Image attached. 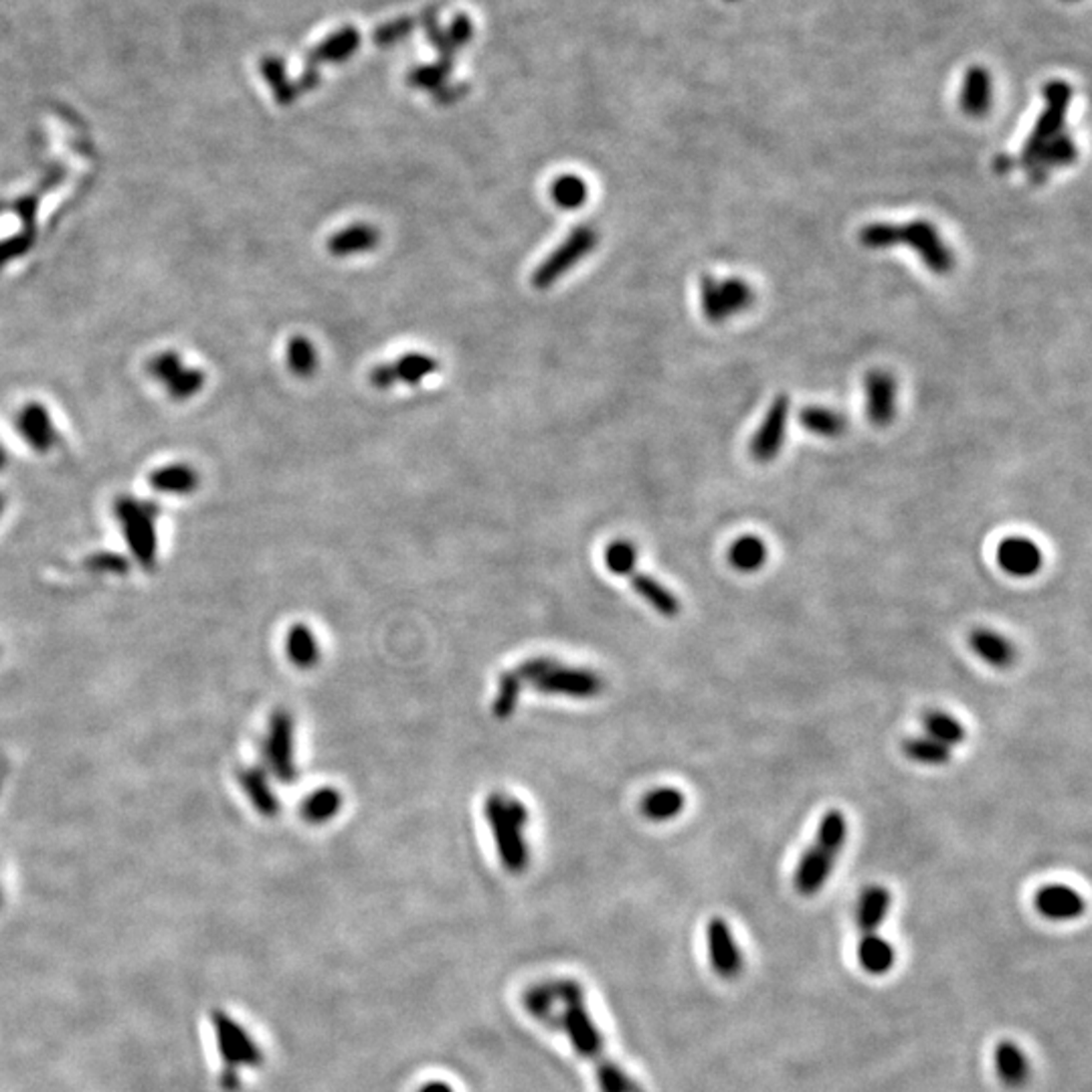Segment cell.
<instances>
[{"mask_svg": "<svg viewBox=\"0 0 1092 1092\" xmlns=\"http://www.w3.org/2000/svg\"><path fill=\"white\" fill-rule=\"evenodd\" d=\"M522 1003L530 1016L540 1022L561 1026L573 1048L595 1064L601 1092H642L607 1054L601 1032L585 1005V993L573 979H559L530 987Z\"/></svg>", "mask_w": 1092, "mask_h": 1092, "instance_id": "obj_1", "label": "cell"}, {"mask_svg": "<svg viewBox=\"0 0 1092 1092\" xmlns=\"http://www.w3.org/2000/svg\"><path fill=\"white\" fill-rule=\"evenodd\" d=\"M857 240L872 252L908 248L922 266L934 275H949L955 268V254L943 240L937 225L916 219L908 223H868L857 233Z\"/></svg>", "mask_w": 1092, "mask_h": 1092, "instance_id": "obj_2", "label": "cell"}, {"mask_svg": "<svg viewBox=\"0 0 1092 1092\" xmlns=\"http://www.w3.org/2000/svg\"><path fill=\"white\" fill-rule=\"evenodd\" d=\"M484 814L496 839L502 866L510 874H522L530 862L528 841L524 837V827L530 821L528 808L518 798L492 794L486 800Z\"/></svg>", "mask_w": 1092, "mask_h": 1092, "instance_id": "obj_3", "label": "cell"}, {"mask_svg": "<svg viewBox=\"0 0 1092 1092\" xmlns=\"http://www.w3.org/2000/svg\"><path fill=\"white\" fill-rule=\"evenodd\" d=\"M847 839V819L839 810H829L796 870V890L802 896H816L827 882Z\"/></svg>", "mask_w": 1092, "mask_h": 1092, "instance_id": "obj_4", "label": "cell"}, {"mask_svg": "<svg viewBox=\"0 0 1092 1092\" xmlns=\"http://www.w3.org/2000/svg\"><path fill=\"white\" fill-rule=\"evenodd\" d=\"M211 1022L217 1038V1048L225 1064L221 1084L227 1090H236L240 1086V1070L262 1066L264 1052L254 1036L223 1009L213 1011Z\"/></svg>", "mask_w": 1092, "mask_h": 1092, "instance_id": "obj_5", "label": "cell"}, {"mask_svg": "<svg viewBox=\"0 0 1092 1092\" xmlns=\"http://www.w3.org/2000/svg\"><path fill=\"white\" fill-rule=\"evenodd\" d=\"M700 309L711 324H725L755 303L753 285L737 275L700 277Z\"/></svg>", "mask_w": 1092, "mask_h": 1092, "instance_id": "obj_6", "label": "cell"}, {"mask_svg": "<svg viewBox=\"0 0 1092 1092\" xmlns=\"http://www.w3.org/2000/svg\"><path fill=\"white\" fill-rule=\"evenodd\" d=\"M116 518L122 524L126 542L134 559L144 567L152 569L156 565V553H159V538H156V516L159 506L140 502L134 498H118L114 506Z\"/></svg>", "mask_w": 1092, "mask_h": 1092, "instance_id": "obj_7", "label": "cell"}, {"mask_svg": "<svg viewBox=\"0 0 1092 1092\" xmlns=\"http://www.w3.org/2000/svg\"><path fill=\"white\" fill-rule=\"evenodd\" d=\"M599 246V231L591 225L575 227L567 240L546 258L536 272L532 273V285L536 289H551L559 279H563L575 266H579L587 256Z\"/></svg>", "mask_w": 1092, "mask_h": 1092, "instance_id": "obj_8", "label": "cell"}, {"mask_svg": "<svg viewBox=\"0 0 1092 1092\" xmlns=\"http://www.w3.org/2000/svg\"><path fill=\"white\" fill-rule=\"evenodd\" d=\"M264 761L268 771L281 784H293L297 767L293 759V717L287 711H275L264 739Z\"/></svg>", "mask_w": 1092, "mask_h": 1092, "instance_id": "obj_9", "label": "cell"}, {"mask_svg": "<svg viewBox=\"0 0 1092 1092\" xmlns=\"http://www.w3.org/2000/svg\"><path fill=\"white\" fill-rule=\"evenodd\" d=\"M790 417H792V399L788 395H777L773 403L767 407L765 417L759 423L749 443V451L759 463H769L782 453L788 439Z\"/></svg>", "mask_w": 1092, "mask_h": 1092, "instance_id": "obj_10", "label": "cell"}, {"mask_svg": "<svg viewBox=\"0 0 1092 1092\" xmlns=\"http://www.w3.org/2000/svg\"><path fill=\"white\" fill-rule=\"evenodd\" d=\"M534 688L542 694H559V696L585 700V698L599 696L605 688V682L593 670L567 668L557 662L540 680L534 682Z\"/></svg>", "mask_w": 1092, "mask_h": 1092, "instance_id": "obj_11", "label": "cell"}, {"mask_svg": "<svg viewBox=\"0 0 1092 1092\" xmlns=\"http://www.w3.org/2000/svg\"><path fill=\"white\" fill-rule=\"evenodd\" d=\"M148 372L167 386L175 401H187L205 386V372L197 368H185L177 352H161L148 362Z\"/></svg>", "mask_w": 1092, "mask_h": 1092, "instance_id": "obj_12", "label": "cell"}, {"mask_svg": "<svg viewBox=\"0 0 1092 1092\" xmlns=\"http://www.w3.org/2000/svg\"><path fill=\"white\" fill-rule=\"evenodd\" d=\"M437 370H439L437 358H433L429 354L413 352V354L401 356L399 360L374 366L368 374V380L374 388L386 391V388H391V386L401 384V382L403 384H419L423 378L435 374Z\"/></svg>", "mask_w": 1092, "mask_h": 1092, "instance_id": "obj_13", "label": "cell"}, {"mask_svg": "<svg viewBox=\"0 0 1092 1092\" xmlns=\"http://www.w3.org/2000/svg\"><path fill=\"white\" fill-rule=\"evenodd\" d=\"M898 382L892 372L876 368L864 376L866 415L876 427H886L896 417Z\"/></svg>", "mask_w": 1092, "mask_h": 1092, "instance_id": "obj_14", "label": "cell"}, {"mask_svg": "<svg viewBox=\"0 0 1092 1092\" xmlns=\"http://www.w3.org/2000/svg\"><path fill=\"white\" fill-rule=\"evenodd\" d=\"M997 563L1011 577H1034L1042 565L1044 557L1040 546L1026 536H1007L997 546Z\"/></svg>", "mask_w": 1092, "mask_h": 1092, "instance_id": "obj_15", "label": "cell"}, {"mask_svg": "<svg viewBox=\"0 0 1092 1092\" xmlns=\"http://www.w3.org/2000/svg\"><path fill=\"white\" fill-rule=\"evenodd\" d=\"M707 937H709L711 963L715 971L727 979L737 977L743 969V955L735 943L733 930L727 924V920L721 916L713 918L707 928Z\"/></svg>", "mask_w": 1092, "mask_h": 1092, "instance_id": "obj_16", "label": "cell"}, {"mask_svg": "<svg viewBox=\"0 0 1092 1092\" xmlns=\"http://www.w3.org/2000/svg\"><path fill=\"white\" fill-rule=\"evenodd\" d=\"M1034 904L1038 912L1050 920H1072L1078 918L1086 904L1084 898L1070 886L1050 884L1038 890Z\"/></svg>", "mask_w": 1092, "mask_h": 1092, "instance_id": "obj_17", "label": "cell"}, {"mask_svg": "<svg viewBox=\"0 0 1092 1092\" xmlns=\"http://www.w3.org/2000/svg\"><path fill=\"white\" fill-rule=\"evenodd\" d=\"M380 244V233L374 225L354 223L340 231L326 242V250L334 258H352L370 254Z\"/></svg>", "mask_w": 1092, "mask_h": 1092, "instance_id": "obj_18", "label": "cell"}, {"mask_svg": "<svg viewBox=\"0 0 1092 1092\" xmlns=\"http://www.w3.org/2000/svg\"><path fill=\"white\" fill-rule=\"evenodd\" d=\"M17 427H19V433L27 439V443L35 451L45 453L57 443V433L49 417V411L39 403H29L27 407L21 409Z\"/></svg>", "mask_w": 1092, "mask_h": 1092, "instance_id": "obj_19", "label": "cell"}, {"mask_svg": "<svg viewBox=\"0 0 1092 1092\" xmlns=\"http://www.w3.org/2000/svg\"><path fill=\"white\" fill-rule=\"evenodd\" d=\"M969 646L985 664L999 670L1009 668L1018 658L1016 646H1013L1005 636L985 628H977L971 632Z\"/></svg>", "mask_w": 1092, "mask_h": 1092, "instance_id": "obj_20", "label": "cell"}, {"mask_svg": "<svg viewBox=\"0 0 1092 1092\" xmlns=\"http://www.w3.org/2000/svg\"><path fill=\"white\" fill-rule=\"evenodd\" d=\"M240 782H242V788H244L246 796L250 798L252 806L264 818H275L279 814V802H277V796L273 794V790L270 786V779H268L266 769L248 767V769L242 771Z\"/></svg>", "mask_w": 1092, "mask_h": 1092, "instance_id": "obj_21", "label": "cell"}, {"mask_svg": "<svg viewBox=\"0 0 1092 1092\" xmlns=\"http://www.w3.org/2000/svg\"><path fill=\"white\" fill-rule=\"evenodd\" d=\"M632 579V587L634 591L652 605V609H656L660 615L664 617H676L682 609L680 605V599L664 585L660 583L656 577L652 575H646V573H638L634 571L630 575Z\"/></svg>", "mask_w": 1092, "mask_h": 1092, "instance_id": "obj_22", "label": "cell"}, {"mask_svg": "<svg viewBox=\"0 0 1092 1092\" xmlns=\"http://www.w3.org/2000/svg\"><path fill=\"white\" fill-rule=\"evenodd\" d=\"M857 961L870 975H884L894 965V949L878 932H864L857 945Z\"/></svg>", "mask_w": 1092, "mask_h": 1092, "instance_id": "obj_23", "label": "cell"}, {"mask_svg": "<svg viewBox=\"0 0 1092 1092\" xmlns=\"http://www.w3.org/2000/svg\"><path fill=\"white\" fill-rule=\"evenodd\" d=\"M150 486L163 494L189 496L199 488V474L191 465L175 463L150 474Z\"/></svg>", "mask_w": 1092, "mask_h": 1092, "instance_id": "obj_24", "label": "cell"}, {"mask_svg": "<svg viewBox=\"0 0 1092 1092\" xmlns=\"http://www.w3.org/2000/svg\"><path fill=\"white\" fill-rule=\"evenodd\" d=\"M888 908H890L888 888L880 884L868 886L862 892L860 902H857V926H860V934L876 932L886 920Z\"/></svg>", "mask_w": 1092, "mask_h": 1092, "instance_id": "obj_25", "label": "cell"}, {"mask_svg": "<svg viewBox=\"0 0 1092 1092\" xmlns=\"http://www.w3.org/2000/svg\"><path fill=\"white\" fill-rule=\"evenodd\" d=\"M285 652L289 662L299 670H309L320 662V644L303 623H297L287 632Z\"/></svg>", "mask_w": 1092, "mask_h": 1092, "instance_id": "obj_26", "label": "cell"}, {"mask_svg": "<svg viewBox=\"0 0 1092 1092\" xmlns=\"http://www.w3.org/2000/svg\"><path fill=\"white\" fill-rule=\"evenodd\" d=\"M767 557H769V551H767L765 540L755 534L739 536L729 549V563L739 573H755L763 569V565L767 563Z\"/></svg>", "mask_w": 1092, "mask_h": 1092, "instance_id": "obj_27", "label": "cell"}, {"mask_svg": "<svg viewBox=\"0 0 1092 1092\" xmlns=\"http://www.w3.org/2000/svg\"><path fill=\"white\" fill-rule=\"evenodd\" d=\"M800 425L812 433V435H818V437H839L845 433V427H847V421L845 417L835 411V409H829V407H821V405H810V407H804L800 411Z\"/></svg>", "mask_w": 1092, "mask_h": 1092, "instance_id": "obj_28", "label": "cell"}, {"mask_svg": "<svg viewBox=\"0 0 1092 1092\" xmlns=\"http://www.w3.org/2000/svg\"><path fill=\"white\" fill-rule=\"evenodd\" d=\"M686 808V798L680 790L660 788L650 792L642 800V814L650 821H670L676 819Z\"/></svg>", "mask_w": 1092, "mask_h": 1092, "instance_id": "obj_29", "label": "cell"}, {"mask_svg": "<svg viewBox=\"0 0 1092 1092\" xmlns=\"http://www.w3.org/2000/svg\"><path fill=\"white\" fill-rule=\"evenodd\" d=\"M995 1066L1001 1080L1009 1086H1020L1030 1074V1062L1013 1042H1001L995 1050Z\"/></svg>", "mask_w": 1092, "mask_h": 1092, "instance_id": "obj_30", "label": "cell"}, {"mask_svg": "<svg viewBox=\"0 0 1092 1092\" xmlns=\"http://www.w3.org/2000/svg\"><path fill=\"white\" fill-rule=\"evenodd\" d=\"M342 808V796L338 790L334 788H322L314 794H309L305 798V802L301 804V818L307 821V823H326L330 819H334V816L340 812Z\"/></svg>", "mask_w": 1092, "mask_h": 1092, "instance_id": "obj_31", "label": "cell"}, {"mask_svg": "<svg viewBox=\"0 0 1092 1092\" xmlns=\"http://www.w3.org/2000/svg\"><path fill=\"white\" fill-rule=\"evenodd\" d=\"M922 727H924L926 737L943 743L949 749L955 747V745H961L967 739L965 727L955 717H951L943 711L926 713L922 717Z\"/></svg>", "mask_w": 1092, "mask_h": 1092, "instance_id": "obj_32", "label": "cell"}, {"mask_svg": "<svg viewBox=\"0 0 1092 1092\" xmlns=\"http://www.w3.org/2000/svg\"><path fill=\"white\" fill-rule=\"evenodd\" d=\"M902 751L904 755L914 761V763H920V765H932V767H939V765H947L951 761V749L945 747L943 743L934 741L930 737H912V739H906L902 743Z\"/></svg>", "mask_w": 1092, "mask_h": 1092, "instance_id": "obj_33", "label": "cell"}, {"mask_svg": "<svg viewBox=\"0 0 1092 1092\" xmlns=\"http://www.w3.org/2000/svg\"><path fill=\"white\" fill-rule=\"evenodd\" d=\"M587 197H589V187L583 179L575 177V175H565V177H559L553 185H551V199L557 207L565 209V211H577L581 209L585 203H587Z\"/></svg>", "mask_w": 1092, "mask_h": 1092, "instance_id": "obj_34", "label": "cell"}, {"mask_svg": "<svg viewBox=\"0 0 1092 1092\" xmlns=\"http://www.w3.org/2000/svg\"><path fill=\"white\" fill-rule=\"evenodd\" d=\"M287 366L295 376H311L318 368V350L305 336H293L287 344Z\"/></svg>", "mask_w": 1092, "mask_h": 1092, "instance_id": "obj_35", "label": "cell"}, {"mask_svg": "<svg viewBox=\"0 0 1092 1092\" xmlns=\"http://www.w3.org/2000/svg\"><path fill=\"white\" fill-rule=\"evenodd\" d=\"M520 690H522V680L516 674V670L504 672L502 678H500L498 696H496L494 705H492V715L498 721H506L508 717L514 715L516 705H518V698H520Z\"/></svg>", "mask_w": 1092, "mask_h": 1092, "instance_id": "obj_36", "label": "cell"}, {"mask_svg": "<svg viewBox=\"0 0 1092 1092\" xmlns=\"http://www.w3.org/2000/svg\"><path fill=\"white\" fill-rule=\"evenodd\" d=\"M638 551L630 540H613L605 549V565L617 577H630L636 571Z\"/></svg>", "mask_w": 1092, "mask_h": 1092, "instance_id": "obj_37", "label": "cell"}, {"mask_svg": "<svg viewBox=\"0 0 1092 1092\" xmlns=\"http://www.w3.org/2000/svg\"><path fill=\"white\" fill-rule=\"evenodd\" d=\"M963 108L971 116H981L989 108V84L983 75H971L963 92Z\"/></svg>", "mask_w": 1092, "mask_h": 1092, "instance_id": "obj_38", "label": "cell"}, {"mask_svg": "<svg viewBox=\"0 0 1092 1092\" xmlns=\"http://www.w3.org/2000/svg\"><path fill=\"white\" fill-rule=\"evenodd\" d=\"M33 246V233H19V236L0 242V268L7 266L9 262L25 256Z\"/></svg>", "mask_w": 1092, "mask_h": 1092, "instance_id": "obj_39", "label": "cell"}, {"mask_svg": "<svg viewBox=\"0 0 1092 1092\" xmlns=\"http://www.w3.org/2000/svg\"><path fill=\"white\" fill-rule=\"evenodd\" d=\"M88 569L92 571H98V573H112V575H122L128 571V561L120 555H114V553H100V555H94L88 559Z\"/></svg>", "mask_w": 1092, "mask_h": 1092, "instance_id": "obj_40", "label": "cell"}, {"mask_svg": "<svg viewBox=\"0 0 1092 1092\" xmlns=\"http://www.w3.org/2000/svg\"><path fill=\"white\" fill-rule=\"evenodd\" d=\"M555 664H557V660H553V658H542V656L532 658V660H526L524 664H520L516 668V674L520 676L522 682H532L534 684L536 680H540L546 672H549Z\"/></svg>", "mask_w": 1092, "mask_h": 1092, "instance_id": "obj_41", "label": "cell"}, {"mask_svg": "<svg viewBox=\"0 0 1092 1092\" xmlns=\"http://www.w3.org/2000/svg\"><path fill=\"white\" fill-rule=\"evenodd\" d=\"M23 219V223L29 227V231H33V225H35V211H37V199H27V201H21L17 203L15 207Z\"/></svg>", "mask_w": 1092, "mask_h": 1092, "instance_id": "obj_42", "label": "cell"}, {"mask_svg": "<svg viewBox=\"0 0 1092 1092\" xmlns=\"http://www.w3.org/2000/svg\"><path fill=\"white\" fill-rule=\"evenodd\" d=\"M419 1092H453L451 1084L447 1082H441V1080H433V1082H427L419 1088Z\"/></svg>", "mask_w": 1092, "mask_h": 1092, "instance_id": "obj_43", "label": "cell"}, {"mask_svg": "<svg viewBox=\"0 0 1092 1092\" xmlns=\"http://www.w3.org/2000/svg\"><path fill=\"white\" fill-rule=\"evenodd\" d=\"M5 465H7V453H5L3 447H0V470H3Z\"/></svg>", "mask_w": 1092, "mask_h": 1092, "instance_id": "obj_44", "label": "cell"}, {"mask_svg": "<svg viewBox=\"0 0 1092 1092\" xmlns=\"http://www.w3.org/2000/svg\"><path fill=\"white\" fill-rule=\"evenodd\" d=\"M5 775H7V769L0 765V790H3V782H5Z\"/></svg>", "mask_w": 1092, "mask_h": 1092, "instance_id": "obj_45", "label": "cell"}, {"mask_svg": "<svg viewBox=\"0 0 1092 1092\" xmlns=\"http://www.w3.org/2000/svg\"><path fill=\"white\" fill-rule=\"evenodd\" d=\"M3 510H5V496L0 494V514H3Z\"/></svg>", "mask_w": 1092, "mask_h": 1092, "instance_id": "obj_46", "label": "cell"}, {"mask_svg": "<svg viewBox=\"0 0 1092 1092\" xmlns=\"http://www.w3.org/2000/svg\"><path fill=\"white\" fill-rule=\"evenodd\" d=\"M0 904H3V890H0Z\"/></svg>", "mask_w": 1092, "mask_h": 1092, "instance_id": "obj_47", "label": "cell"}]
</instances>
